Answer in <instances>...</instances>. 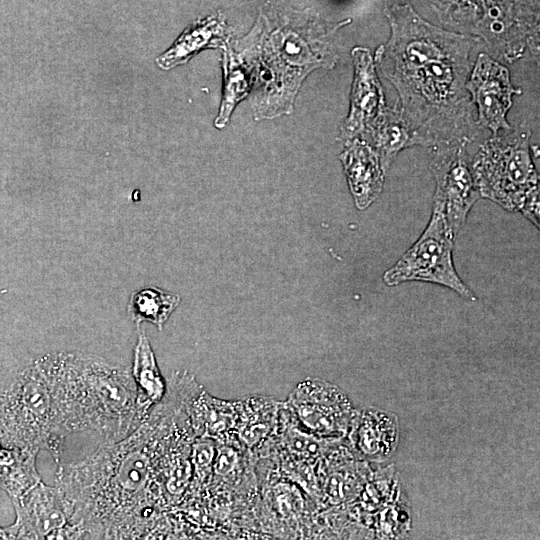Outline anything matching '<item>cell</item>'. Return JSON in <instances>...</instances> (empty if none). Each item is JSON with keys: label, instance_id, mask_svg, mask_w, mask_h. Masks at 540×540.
I'll use <instances>...</instances> for the list:
<instances>
[{"label": "cell", "instance_id": "obj_6", "mask_svg": "<svg viewBox=\"0 0 540 540\" xmlns=\"http://www.w3.org/2000/svg\"><path fill=\"white\" fill-rule=\"evenodd\" d=\"M352 55L355 76L351 110L344 126L346 138L371 134L387 109L383 88L376 75L369 49L355 48Z\"/></svg>", "mask_w": 540, "mask_h": 540}, {"label": "cell", "instance_id": "obj_5", "mask_svg": "<svg viewBox=\"0 0 540 540\" xmlns=\"http://www.w3.org/2000/svg\"><path fill=\"white\" fill-rule=\"evenodd\" d=\"M466 89L478 110V125L492 131L510 130L506 115L512 106V97L521 94L514 88L509 71L496 60L480 53L466 83Z\"/></svg>", "mask_w": 540, "mask_h": 540}, {"label": "cell", "instance_id": "obj_10", "mask_svg": "<svg viewBox=\"0 0 540 540\" xmlns=\"http://www.w3.org/2000/svg\"><path fill=\"white\" fill-rule=\"evenodd\" d=\"M179 302L180 297L176 294L159 288H145L131 296L128 311L137 323L147 321L161 330Z\"/></svg>", "mask_w": 540, "mask_h": 540}, {"label": "cell", "instance_id": "obj_1", "mask_svg": "<svg viewBox=\"0 0 540 540\" xmlns=\"http://www.w3.org/2000/svg\"><path fill=\"white\" fill-rule=\"evenodd\" d=\"M385 15L391 35L377 49L375 60L399 94L413 146L472 141L480 126L466 83L470 53L479 37L434 26L409 4L389 6Z\"/></svg>", "mask_w": 540, "mask_h": 540}, {"label": "cell", "instance_id": "obj_7", "mask_svg": "<svg viewBox=\"0 0 540 540\" xmlns=\"http://www.w3.org/2000/svg\"><path fill=\"white\" fill-rule=\"evenodd\" d=\"M290 403L301 422L319 434L340 432L349 414V403L341 391L321 380L301 382Z\"/></svg>", "mask_w": 540, "mask_h": 540}, {"label": "cell", "instance_id": "obj_4", "mask_svg": "<svg viewBox=\"0 0 540 540\" xmlns=\"http://www.w3.org/2000/svg\"><path fill=\"white\" fill-rule=\"evenodd\" d=\"M465 145L451 143L436 146L432 159L436 181L432 207L443 211L455 237L465 224L469 211L481 197Z\"/></svg>", "mask_w": 540, "mask_h": 540}, {"label": "cell", "instance_id": "obj_12", "mask_svg": "<svg viewBox=\"0 0 540 540\" xmlns=\"http://www.w3.org/2000/svg\"><path fill=\"white\" fill-rule=\"evenodd\" d=\"M211 25H196L187 28L173 45L156 59L157 65L162 69H170L183 64L211 44Z\"/></svg>", "mask_w": 540, "mask_h": 540}, {"label": "cell", "instance_id": "obj_9", "mask_svg": "<svg viewBox=\"0 0 540 540\" xmlns=\"http://www.w3.org/2000/svg\"><path fill=\"white\" fill-rule=\"evenodd\" d=\"M370 136L384 173L388 171L402 149L413 146L409 129L402 118L398 103L393 108L387 107Z\"/></svg>", "mask_w": 540, "mask_h": 540}, {"label": "cell", "instance_id": "obj_8", "mask_svg": "<svg viewBox=\"0 0 540 540\" xmlns=\"http://www.w3.org/2000/svg\"><path fill=\"white\" fill-rule=\"evenodd\" d=\"M348 184L358 209L369 207L380 195L384 184V171L374 147L364 140L355 139L341 155Z\"/></svg>", "mask_w": 540, "mask_h": 540}, {"label": "cell", "instance_id": "obj_2", "mask_svg": "<svg viewBox=\"0 0 540 540\" xmlns=\"http://www.w3.org/2000/svg\"><path fill=\"white\" fill-rule=\"evenodd\" d=\"M529 138L524 126L493 135L482 143L471 168L481 197L520 212L539 228V181Z\"/></svg>", "mask_w": 540, "mask_h": 540}, {"label": "cell", "instance_id": "obj_3", "mask_svg": "<svg viewBox=\"0 0 540 540\" xmlns=\"http://www.w3.org/2000/svg\"><path fill=\"white\" fill-rule=\"evenodd\" d=\"M455 236L442 210L432 207L429 223L419 238L384 274L387 286L422 281L447 287L475 300L474 293L458 275L453 263Z\"/></svg>", "mask_w": 540, "mask_h": 540}, {"label": "cell", "instance_id": "obj_11", "mask_svg": "<svg viewBox=\"0 0 540 540\" xmlns=\"http://www.w3.org/2000/svg\"><path fill=\"white\" fill-rule=\"evenodd\" d=\"M133 375L146 400L157 402L162 399L165 392L164 381L144 332L139 333Z\"/></svg>", "mask_w": 540, "mask_h": 540}]
</instances>
